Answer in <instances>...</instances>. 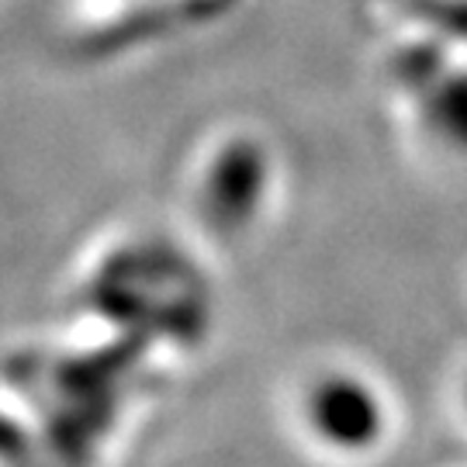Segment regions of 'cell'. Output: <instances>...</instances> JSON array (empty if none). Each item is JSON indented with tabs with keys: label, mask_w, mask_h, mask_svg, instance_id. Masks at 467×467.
<instances>
[{
	"label": "cell",
	"mask_w": 467,
	"mask_h": 467,
	"mask_svg": "<svg viewBox=\"0 0 467 467\" xmlns=\"http://www.w3.org/2000/svg\"><path fill=\"white\" fill-rule=\"evenodd\" d=\"M305 422L322 447L360 457L388 436V401L364 374H322L305 395Z\"/></svg>",
	"instance_id": "6da1fadb"
},
{
	"label": "cell",
	"mask_w": 467,
	"mask_h": 467,
	"mask_svg": "<svg viewBox=\"0 0 467 467\" xmlns=\"http://www.w3.org/2000/svg\"><path fill=\"white\" fill-rule=\"evenodd\" d=\"M274 163L264 142L235 135L222 142L201 177V208L208 225L225 235L250 229L270 198Z\"/></svg>",
	"instance_id": "7a4b0ae2"
},
{
	"label": "cell",
	"mask_w": 467,
	"mask_h": 467,
	"mask_svg": "<svg viewBox=\"0 0 467 467\" xmlns=\"http://www.w3.org/2000/svg\"><path fill=\"white\" fill-rule=\"evenodd\" d=\"M422 118L430 132L453 152H467V69H443V77L422 94Z\"/></svg>",
	"instance_id": "3957f363"
},
{
	"label": "cell",
	"mask_w": 467,
	"mask_h": 467,
	"mask_svg": "<svg viewBox=\"0 0 467 467\" xmlns=\"http://www.w3.org/2000/svg\"><path fill=\"white\" fill-rule=\"evenodd\" d=\"M443 69H447L443 52L436 49V46H426V42L405 46V49L395 56V77L401 80V87L416 90L419 98L443 77Z\"/></svg>",
	"instance_id": "277c9868"
},
{
	"label": "cell",
	"mask_w": 467,
	"mask_h": 467,
	"mask_svg": "<svg viewBox=\"0 0 467 467\" xmlns=\"http://www.w3.org/2000/svg\"><path fill=\"white\" fill-rule=\"evenodd\" d=\"M464 405H467V388H464Z\"/></svg>",
	"instance_id": "5b68a950"
}]
</instances>
